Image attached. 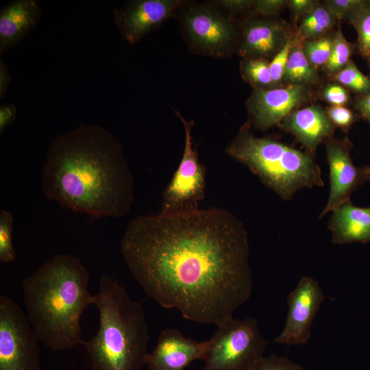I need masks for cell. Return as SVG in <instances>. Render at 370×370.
<instances>
[{
	"label": "cell",
	"instance_id": "33",
	"mask_svg": "<svg viewBox=\"0 0 370 370\" xmlns=\"http://www.w3.org/2000/svg\"><path fill=\"white\" fill-rule=\"evenodd\" d=\"M221 9L230 15L249 14L252 0H219L213 1Z\"/></svg>",
	"mask_w": 370,
	"mask_h": 370
},
{
	"label": "cell",
	"instance_id": "30",
	"mask_svg": "<svg viewBox=\"0 0 370 370\" xmlns=\"http://www.w3.org/2000/svg\"><path fill=\"white\" fill-rule=\"evenodd\" d=\"M252 370H306L286 357L271 355L262 357Z\"/></svg>",
	"mask_w": 370,
	"mask_h": 370
},
{
	"label": "cell",
	"instance_id": "14",
	"mask_svg": "<svg viewBox=\"0 0 370 370\" xmlns=\"http://www.w3.org/2000/svg\"><path fill=\"white\" fill-rule=\"evenodd\" d=\"M290 25L273 18L253 17L243 24L237 51L243 58L269 60L295 36Z\"/></svg>",
	"mask_w": 370,
	"mask_h": 370
},
{
	"label": "cell",
	"instance_id": "39",
	"mask_svg": "<svg viewBox=\"0 0 370 370\" xmlns=\"http://www.w3.org/2000/svg\"><path fill=\"white\" fill-rule=\"evenodd\" d=\"M369 64H370V56H369Z\"/></svg>",
	"mask_w": 370,
	"mask_h": 370
},
{
	"label": "cell",
	"instance_id": "11",
	"mask_svg": "<svg viewBox=\"0 0 370 370\" xmlns=\"http://www.w3.org/2000/svg\"><path fill=\"white\" fill-rule=\"evenodd\" d=\"M308 86L286 85L271 89H253L246 102L249 124L266 131L280 126L283 120L310 99Z\"/></svg>",
	"mask_w": 370,
	"mask_h": 370
},
{
	"label": "cell",
	"instance_id": "21",
	"mask_svg": "<svg viewBox=\"0 0 370 370\" xmlns=\"http://www.w3.org/2000/svg\"><path fill=\"white\" fill-rule=\"evenodd\" d=\"M243 79L253 89H271L274 85L269 67V61L261 58H243L240 63Z\"/></svg>",
	"mask_w": 370,
	"mask_h": 370
},
{
	"label": "cell",
	"instance_id": "31",
	"mask_svg": "<svg viewBox=\"0 0 370 370\" xmlns=\"http://www.w3.org/2000/svg\"><path fill=\"white\" fill-rule=\"evenodd\" d=\"M325 112L332 123L344 131L349 130L356 120L354 112L344 106H331Z\"/></svg>",
	"mask_w": 370,
	"mask_h": 370
},
{
	"label": "cell",
	"instance_id": "12",
	"mask_svg": "<svg viewBox=\"0 0 370 370\" xmlns=\"http://www.w3.org/2000/svg\"><path fill=\"white\" fill-rule=\"evenodd\" d=\"M325 145L330 170V190L319 219L349 201L353 192L369 181L367 166L357 167L353 163L350 156L352 143L347 138L340 140L332 137L325 141Z\"/></svg>",
	"mask_w": 370,
	"mask_h": 370
},
{
	"label": "cell",
	"instance_id": "25",
	"mask_svg": "<svg viewBox=\"0 0 370 370\" xmlns=\"http://www.w3.org/2000/svg\"><path fill=\"white\" fill-rule=\"evenodd\" d=\"M358 34V48L364 57L370 56V3L357 11L348 21Z\"/></svg>",
	"mask_w": 370,
	"mask_h": 370
},
{
	"label": "cell",
	"instance_id": "36",
	"mask_svg": "<svg viewBox=\"0 0 370 370\" xmlns=\"http://www.w3.org/2000/svg\"><path fill=\"white\" fill-rule=\"evenodd\" d=\"M354 106L360 116L370 123V93L358 97Z\"/></svg>",
	"mask_w": 370,
	"mask_h": 370
},
{
	"label": "cell",
	"instance_id": "7",
	"mask_svg": "<svg viewBox=\"0 0 370 370\" xmlns=\"http://www.w3.org/2000/svg\"><path fill=\"white\" fill-rule=\"evenodd\" d=\"M180 24L190 48L200 54L223 58L237 49L240 31L232 15L213 1L181 8Z\"/></svg>",
	"mask_w": 370,
	"mask_h": 370
},
{
	"label": "cell",
	"instance_id": "15",
	"mask_svg": "<svg viewBox=\"0 0 370 370\" xmlns=\"http://www.w3.org/2000/svg\"><path fill=\"white\" fill-rule=\"evenodd\" d=\"M208 348V340L197 342L178 330L166 328L161 332L146 365L148 370H184L193 362L203 360Z\"/></svg>",
	"mask_w": 370,
	"mask_h": 370
},
{
	"label": "cell",
	"instance_id": "17",
	"mask_svg": "<svg viewBox=\"0 0 370 370\" xmlns=\"http://www.w3.org/2000/svg\"><path fill=\"white\" fill-rule=\"evenodd\" d=\"M42 14L37 0H14L0 11V53L14 47L38 24Z\"/></svg>",
	"mask_w": 370,
	"mask_h": 370
},
{
	"label": "cell",
	"instance_id": "38",
	"mask_svg": "<svg viewBox=\"0 0 370 370\" xmlns=\"http://www.w3.org/2000/svg\"><path fill=\"white\" fill-rule=\"evenodd\" d=\"M369 171V181H370V164L366 166Z\"/></svg>",
	"mask_w": 370,
	"mask_h": 370
},
{
	"label": "cell",
	"instance_id": "8",
	"mask_svg": "<svg viewBox=\"0 0 370 370\" xmlns=\"http://www.w3.org/2000/svg\"><path fill=\"white\" fill-rule=\"evenodd\" d=\"M37 336L21 308L0 296V370H40Z\"/></svg>",
	"mask_w": 370,
	"mask_h": 370
},
{
	"label": "cell",
	"instance_id": "16",
	"mask_svg": "<svg viewBox=\"0 0 370 370\" xmlns=\"http://www.w3.org/2000/svg\"><path fill=\"white\" fill-rule=\"evenodd\" d=\"M280 126L312 154L321 143L333 137L334 132V125L325 111L317 105L293 111Z\"/></svg>",
	"mask_w": 370,
	"mask_h": 370
},
{
	"label": "cell",
	"instance_id": "19",
	"mask_svg": "<svg viewBox=\"0 0 370 370\" xmlns=\"http://www.w3.org/2000/svg\"><path fill=\"white\" fill-rule=\"evenodd\" d=\"M302 42L303 40L295 33L283 76V84L308 86L319 82L317 70L304 55Z\"/></svg>",
	"mask_w": 370,
	"mask_h": 370
},
{
	"label": "cell",
	"instance_id": "6",
	"mask_svg": "<svg viewBox=\"0 0 370 370\" xmlns=\"http://www.w3.org/2000/svg\"><path fill=\"white\" fill-rule=\"evenodd\" d=\"M209 338L201 370H252L268 342L253 318L227 319Z\"/></svg>",
	"mask_w": 370,
	"mask_h": 370
},
{
	"label": "cell",
	"instance_id": "20",
	"mask_svg": "<svg viewBox=\"0 0 370 370\" xmlns=\"http://www.w3.org/2000/svg\"><path fill=\"white\" fill-rule=\"evenodd\" d=\"M338 20L323 3L303 16L296 34L303 40L326 35Z\"/></svg>",
	"mask_w": 370,
	"mask_h": 370
},
{
	"label": "cell",
	"instance_id": "27",
	"mask_svg": "<svg viewBox=\"0 0 370 370\" xmlns=\"http://www.w3.org/2000/svg\"><path fill=\"white\" fill-rule=\"evenodd\" d=\"M325 5L334 15L338 21H349L360 9L370 3V1L365 0H328Z\"/></svg>",
	"mask_w": 370,
	"mask_h": 370
},
{
	"label": "cell",
	"instance_id": "34",
	"mask_svg": "<svg viewBox=\"0 0 370 370\" xmlns=\"http://www.w3.org/2000/svg\"><path fill=\"white\" fill-rule=\"evenodd\" d=\"M319 2L314 0H290L287 1V6L289 8L295 20L301 15L305 14L312 10Z\"/></svg>",
	"mask_w": 370,
	"mask_h": 370
},
{
	"label": "cell",
	"instance_id": "18",
	"mask_svg": "<svg viewBox=\"0 0 370 370\" xmlns=\"http://www.w3.org/2000/svg\"><path fill=\"white\" fill-rule=\"evenodd\" d=\"M332 212L328 228L334 244L370 243V206L358 207L349 200Z\"/></svg>",
	"mask_w": 370,
	"mask_h": 370
},
{
	"label": "cell",
	"instance_id": "13",
	"mask_svg": "<svg viewBox=\"0 0 370 370\" xmlns=\"http://www.w3.org/2000/svg\"><path fill=\"white\" fill-rule=\"evenodd\" d=\"M188 2L182 0H132L114 10V22L125 40L140 42Z\"/></svg>",
	"mask_w": 370,
	"mask_h": 370
},
{
	"label": "cell",
	"instance_id": "4",
	"mask_svg": "<svg viewBox=\"0 0 370 370\" xmlns=\"http://www.w3.org/2000/svg\"><path fill=\"white\" fill-rule=\"evenodd\" d=\"M93 305L99 314L97 334L83 344L94 370H140L147 365L149 339L145 314L125 287L102 275Z\"/></svg>",
	"mask_w": 370,
	"mask_h": 370
},
{
	"label": "cell",
	"instance_id": "10",
	"mask_svg": "<svg viewBox=\"0 0 370 370\" xmlns=\"http://www.w3.org/2000/svg\"><path fill=\"white\" fill-rule=\"evenodd\" d=\"M325 297L318 282L308 275L301 277L288 295L286 323L273 342L288 346L304 345L311 337V329Z\"/></svg>",
	"mask_w": 370,
	"mask_h": 370
},
{
	"label": "cell",
	"instance_id": "26",
	"mask_svg": "<svg viewBox=\"0 0 370 370\" xmlns=\"http://www.w3.org/2000/svg\"><path fill=\"white\" fill-rule=\"evenodd\" d=\"M14 217L6 210L0 212V261L10 263L14 261L16 253L12 243Z\"/></svg>",
	"mask_w": 370,
	"mask_h": 370
},
{
	"label": "cell",
	"instance_id": "1",
	"mask_svg": "<svg viewBox=\"0 0 370 370\" xmlns=\"http://www.w3.org/2000/svg\"><path fill=\"white\" fill-rule=\"evenodd\" d=\"M121 252L146 294L188 321L217 326L251 295L247 233L223 209L138 217Z\"/></svg>",
	"mask_w": 370,
	"mask_h": 370
},
{
	"label": "cell",
	"instance_id": "24",
	"mask_svg": "<svg viewBox=\"0 0 370 370\" xmlns=\"http://www.w3.org/2000/svg\"><path fill=\"white\" fill-rule=\"evenodd\" d=\"M333 79L360 95L370 93V78L365 75L352 60H350L341 71L334 75Z\"/></svg>",
	"mask_w": 370,
	"mask_h": 370
},
{
	"label": "cell",
	"instance_id": "37",
	"mask_svg": "<svg viewBox=\"0 0 370 370\" xmlns=\"http://www.w3.org/2000/svg\"><path fill=\"white\" fill-rule=\"evenodd\" d=\"M12 80L11 75L5 62L0 60V99H3Z\"/></svg>",
	"mask_w": 370,
	"mask_h": 370
},
{
	"label": "cell",
	"instance_id": "22",
	"mask_svg": "<svg viewBox=\"0 0 370 370\" xmlns=\"http://www.w3.org/2000/svg\"><path fill=\"white\" fill-rule=\"evenodd\" d=\"M354 47L344 37L339 27L334 34L331 54L323 66L324 71L332 75L341 71L351 60Z\"/></svg>",
	"mask_w": 370,
	"mask_h": 370
},
{
	"label": "cell",
	"instance_id": "3",
	"mask_svg": "<svg viewBox=\"0 0 370 370\" xmlns=\"http://www.w3.org/2000/svg\"><path fill=\"white\" fill-rule=\"evenodd\" d=\"M88 282L85 266L68 254L53 256L23 280L27 319L39 341L49 349L83 344L80 319L94 301Z\"/></svg>",
	"mask_w": 370,
	"mask_h": 370
},
{
	"label": "cell",
	"instance_id": "35",
	"mask_svg": "<svg viewBox=\"0 0 370 370\" xmlns=\"http://www.w3.org/2000/svg\"><path fill=\"white\" fill-rule=\"evenodd\" d=\"M16 116V108L11 103L3 104L0 106V134L11 125Z\"/></svg>",
	"mask_w": 370,
	"mask_h": 370
},
{
	"label": "cell",
	"instance_id": "23",
	"mask_svg": "<svg viewBox=\"0 0 370 370\" xmlns=\"http://www.w3.org/2000/svg\"><path fill=\"white\" fill-rule=\"evenodd\" d=\"M333 37L334 35L327 34L318 38L303 40L302 48L304 55L316 70L324 66L329 60Z\"/></svg>",
	"mask_w": 370,
	"mask_h": 370
},
{
	"label": "cell",
	"instance_id": "29",
	"mask_svg": "<svg viewBox=\"0 0 370 370\" xmlns=\"http://www.w3.org/2000/svg\"><path fill=\"white\" fill-rule=\"evenodd\" d=\"M286 5L285 0H252L249 14L254 17L273 18Z\"/></svg>",
	"mask_w": 370,
	"mask_h": 370
},
{
	"label": "cell",
	"instance_id": "5",
	"mask_svg": "<svg viewBox=\"0 0 370 370\" xmlns=\"http://www.w3.org/2000/svg\"><path fill=\"white\" fill-rule=\"evenodd\" d=\"M225 152L284 200H291L304 188L324 186L312 153L273 138L255 136L249 122L241 127Z\"/></svg>",
	"mask_w": 370,
	"mask_h": 370
},
{
	"label": "cell",
	"instance_id": "2",
	"mask_svg": "<svg viewBox=\"0 0 370 370\" xmlns=\"http://www.w3.org/2000/svg\"><path fill=\"white\" fill-rule=\"evenodd\" d=\"M134 177L119 140L99 125L56 136L42 168L45 196L95 217H122L134 200Z\"/></svg>",
	"mask_w": 370,
	"mask_h": 370
},
{
	"label": "cell",
	"instance_id": "28",
	"mask_svg": "<svg viewBox=\"0 0 370 370\" xmlns=\"http://www.w3.org/2000/svg\"><path fill=\"white\" fill-rule=\"evenodd\" d=\"M293 38L289 40L269 62L270 71L275 88L284 86L282 79L291 53Z\"/></svg>",
	"mask_w": 370,
	"mask_h": 370
},
{
	"label": "cell",
	"instance_id": "9",
	"mask_svg": "<svg viewBox=\"0 0 370 370\" xmlns=\"http://www.w3.org/2000/svg\"><path fill=\"white\" fill-rule=\"evenodd\" d=\"M175 114L184 128L185 144L180 164L162 195L160 213L176 214L197 210L205 197L206 168L198 159L193 146V121H187L180 112Z\"/></svg>",
	"mask_w": 370,
	"mask_h": 370
},
{
	"label": "cell",
	"instance_id": "32",
	"mask_svg": "<svg viewBox=\"0 0 370 370\" xmlns=\"http://www.w3.org/2000/svg\"><path fill=\"white\" fill-rule=\"evenodd\" d=\"M323 99L332 106H344L349 101V93L346 88L337 83L325 84L321 92Z\"/></svg>",
	"mask_w": 370,
	"mask_h": 370
}]
</instances>
